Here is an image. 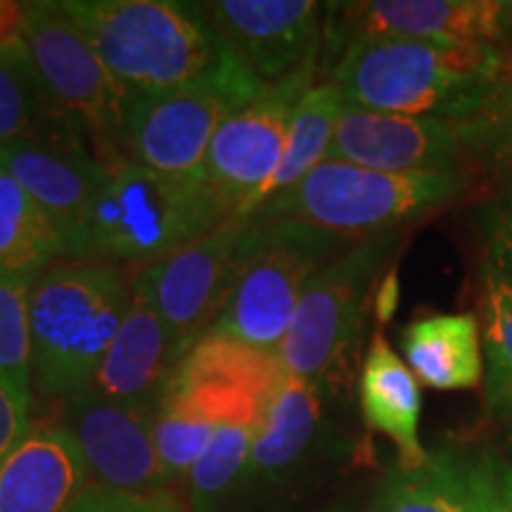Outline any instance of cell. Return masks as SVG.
<instances>
[{
  "instance_id": "obj_1",
  "label": "cell",
  "mask_w": 512,
  "mask_h": 512,
  "mask_svg": "<svg viewBox=\"0 0 512 512\" xmlns=\"http://www.w3.org/2000/svg\"><path fill=\"white\" fill-rule=\"evenodd\" d=\"M332 83L349 107L446 121L512 117V62L503 48L411 38H356Z\"/></svg>"
},
{
  "instance_id": "obj_2",
  "label": "cell",
  "mask_w": 512,
  "mask_h": 512,
  "mask_svg": "<svg viewBox=\"0 0 512 512\" xmlns=\"http://www.w3.org/2000/svg\"><path fill=\"white\" fill-rule=\"evenodd\" d=\"M67 15L131 95L216 83L256 98L264 86L242 67L197 3L62 0Z\"/></svg>"
},
{
  "instance_id": "obj_3",
  "label": "cell",
  "mask_w": 512,
  "mask_h": 512,
  "mask_svg": "<svg viewBox=\"0 0 512 512\" xmlns=\"http://www.w3.org/2000/svg\"><path fill=\"white\" fill-rule=\"evenodd\" d=\"M235 216L204 176H169L131 159L107 164L76 261L157 264Z\"/></svg>"
},
{
  "instance_id": "obj_4",
  "label": "cell",
  "mask_w": 512,
  "mask_h": 512,
  "mask_svg": "<svg viewBox=\"0 0 512 512\" xmlns=\"http://www.w3.org/2000/svg\"><path fill=\"white\" fill-rule=\"evenodd\" d=\"M126 271L105 261H62L31 290V382L46 399L86 392L131 299Z\"/></svg>"
},
{
  "instance_id": "obj_5",
  "label": "cell",
  "mask_w": 512,
  "mask_h": 512,
  "mask_svg": "<svg viewBox=\"0 0 512 512\" xmlns=\"http://www.w3.org/2000/svg\"><path fill=\"white\" fill-rule=\"evenodd\" d=\"M475 176L465 171L427 174H387L347 162L325 159L271 200L252 219L299 221L363 240L384 233H401L437 211L451 207L470 192Z\"/></svg>"
},
{
  "instance_id": "obj_6",
  "label": "cell",
  "mask_w": 512,
  "mask_h": 512,
  "mask_svg": "<svg viewBox=\"0 0 512 512\" xmlns=\"http://www.w3.org/2000/svg\"><path fill=\"white\" fill-rule=\"evenodd\" d=\"M354 242L358 240L309 223L256 221L238 283L207 332L278 351L306 287Z\"/></svg>"
},
{
  "instance_id": "obj_7",
  "label": "cell",
  "mask_w": 512,
  "mask_h": 512,
  "mask_svg": "<svg viewBox=\"0 0 512 512\" xmlns=\"http://www.w3.org/2000/svg\"><path fill=\"white\" fill-rule=\"evenodd\" d=\"M512 147V117L446 121L344 107L328 159L387 174L494 166Z\"/></svg>"
},
{
  "instance_id": "obj_8",
  "label": "cell",
  "mask_w": 512,
  "mask_h": 512,
  "mask_svg": "<svg viewBox=\"0 0 512 512\" xmlns=\"http://www.w3.org/2000/svg\"><path fill=\"white\" fill-rule=\"evenodd\" d=\"M17 38L27 46L43 86L60 110L100 147L102 162L126 159L117 150H124L133 95L114 79L64 5L55 0L22 3Z\"/></svg>"
},
{
  "instance_id": "obj_9",
  "label": "cell",
  "mask_w": 512,
  "mask_h": 512,
  "mask_svg": "<svg viewBox=\"0 0 512 512\" xmlns=\"http://www.w3.org/2000/svg\"><path fill=\"white\" fill-rule=\"evenodd\" d=\"M403 233L363 238L325 264L299 299L278 356L285 370L320 382L361 332L370 292L399 252Z\"/></svg>"
},
{
  "instance_id": "obj_10",
  "label": "cell",
  "mask_w": 512,
  "mask_h": 512,
  "mask_svg": "<svg viewBox=\"0 0 512 512\" xmlns=\"http://www.w3.org/2000/svg\"><path fill=\"white\" fill-rule=\"evenodd\" d=\"M254 228L252 216H230L204 238L140 271L169 328L176 366L219 320L240 278Z\"/></svg>"
},
{
  "instance_id": "obj_11",
  "label": "cell",
  "mask_w": 512,
  "mask_h": 512,
  "mask_svg": "<svg viewBox=\"0 0 512 512\" xmlns=\"http://www.w3.org/2000/svg\"><path fill=\"white\" fill-rule=\"evenodd\" d=\"M328 441L320 382L287 373L256 430L233 512H285Z\"/></svg>"
},
{
  "instance_id": "obj_12",
  "label": "cell",
  "mask_w": 512,
  "mask_h": 512,
  "mask_svg": "<svg viewBox=\"0 0 512 512\" xmlns=\"http://www.w3.org/2000/svg\"><path fill=\"white\" fill-rule=\"evenodd\" d=\"M254 98L216 83L133 95L126 114L128 159L169 176H204V159L223 121Z\"/></svg>"
},
{
  "instance_id": "obj_13",
  "label": "cell",
  "mask_w": 512,
  "mask_h": 512,
  "mask_svg": "<svg viewBox=\"0 0 512 512\" xmlns=\"http://www.w3.org/2000/svg\"><path fill=\"white\" fill-rule=\"evenodd\" d=\"M316 67L261 91L223 121L204 159V178L233 204L235 216H249L278 171L297 102L316 86Z\"/></svg>"
},
{
  "instance_id": "obj_14",
  "label": "cell",
  "mask_w": 512,
  "mask_h": 512,
  "mask_svg": "<svg viewBox=\"0 0 512 512\" xmlns=\"http://www.w3.org/2000/svg\"><path fill=\"white\" fill-rule=\"evenodd\" d=\"M57 427L79 448L88 484L143 496L171 489L155 448V411L81 392L62 401Z\"/></svg>"
},
{
  "instance_id": "obj_15",
  "label": "cell",
  "mask_w": 512,
  "mask_h": 512,
  "mask_svg": "<svg viewBox=\"0 0 512 512\" xmlns=\"http://www.w3.org/2000/svg\"><path fill=\"white\" fill-rule=\"evenodd\" d=\"M332 46L356 38H411L444 46L501 48L512 34L508 0H368L328 5Z\"/></svg>"
},
{
  "instance_id": "obj_16",
  "label": "cell",
  "mask_w": 512,
  "mask_h": 512,
  "mask_svg": "<svg viewBox=\"0 0 512 512\" xmlns=\"http://www.w3.org/2000/svg\"><path fill=\"white\" fill-rule=\"evenodd\" d=\"M197 8L264 88L318 64L323 5L316 0H211Z\"/></svg>"
},
{
  "instance_id": "obj_17",
  "label": "cell",
  "mask_w": 512,
  "mask_h": 512,
  "mask_svg": "<svg viewBox=\"0 0 512 512\" xmlns=\"http://www.w3.org/2000/svg\"><path fill=\"white\" fill-rule=\"evenodd\" d=\"M174 368L169 328L143 275H133L121 328L86 392L157 413Z\"/></svg>"
},
{
  "instance_id": "obj_18",
  "label": "cell",
  "mask_w": 512,
  "mask_h": 512,
  "mask_svg": "<svg viewBox=\"0 0 512 512\" xmlns=\"http://www.w3.org/2000/svg\"><path fill=\"white\" fill-rule=\"evenodd\" d=\"M0 169L29 192L67 240L76 261L88 214L107 176V164L34 143H0Z\"/></svg>"
},
{
  "instance_id": "obj_19",
  "label": "cell",
  "mask_w": 512,
  "mask_h": 512,
  "mask_svg": "<svg viewBox=\"0 0 512 512\" xmlns=\"http://www.w3.org/2000/svg\"><path fill=\"white\" fill-rule=\"evenodd\" d=\"M86 486L74 439L57 425L29 427L0 465V512H64Z\"/></svg>"
},
{
  "instance_id": "obj_20",
  "label": "cell",
  "mask_w": 512,
  "mask_h": 512,
  "mask_svg": "<svg viewBox=\"0 0 512 512\" xmlns=\"http://www.w3.org/2000/svg\"><path fill=\"white\" fill-rule=\"evenodd\" d=\"M0 143H34L93 157L88 138L43 86L17 36L0 43Z\"/></svg>"
},
{
  "instance_id": "obj_21",
  "label": "cell",
  "mask_w": 512,
  "mask_h": 512,
  "mask_svg": "<svg viewBox=\"0 0 512 512\" xmlns=\"http://www.w3.org/2000/svg\"><path fill=\"white\" fill-rule=\"evenodd\" d=\"M358 399L366 425L399 448V465L418 467L430 458L420 441V382L382 332H375L363 361Z\"/></svg>"
},
{
  "instance_id": "obj_22",
  "label": "cell",
  "mask_w": 512,
  "mask_h": 512,
  "mask_svg": "<svg viewBox=\"0 0 512 512\" xmlns=\"http://www.w3.org/2000/svg\"><path fill=\"white\" fill-rule=\"evenodd\" d=\"M401 349L418 382L439 392L484 382L482 330L475 313H434L403 328Z\"/></svg>"
},
{
  "instance_id": "obj_23",
  "label": "cell",
  "mask_w": 512,
  "mask_h": 512,
  "mask_svg": "<svg viewBox=\"0 0 512 512\" xmlns=\"http://www.w3.org/2000/svg\"><path fill=\"white\" fill-rule=\"evenodd\" d=\"M67 254L55 221L0 169V275H38Z\"/></svg>"
},
{
  "instance_id": "obj_24",
  "label": "cell",
  "mask_w": 512,
  "mask_h": 512,
  "mask_svg": "<svg viewBox=\"0 0 512 512\" xmlns=\"http://www.w3.org/2000/svg\"><path fill=\"white\" fill-rule=\"evenodd\" d=\"M344 107H347V102H344L342 93L337 91L332 81L320 83V86H313L304 93V98L297 102L292 112L287 145L283 159L278 164V171H275L271 183L266 185V190L261 192L254 211L266 200H271L273 195L302 181L309 171L328 159L332 138H335Z\"/></svg>"
},
{
  "instance_id": "obj_25",
  "label": "cell",
  "mask_w": 512,
  "mask_h": 512,
  "mask_svg": "<svg viewBox=\"0 0 512 512\" xmlns=\"http://www.w3.org/2000/svg\"><path fill=\"white\" fill-rule=\"evenodd\" d=\"M266 413H242L223 422L188 475L190 512H233L256 430Z\"/></svg>"
},
{
  "instance_id": "obj_26",
  "label": "cell",
  "mask_w": 512,
  "mask_h": 512,
  "mask_svg": "<svg viewBox=\"0 0 512 512\" xmlns=\"http://www.w3.org/2000/svg\"><path fill=\"white\" fill-rule=\"evenodd\" d=\"M479 330L484 351V406L491 418L512 420V280L482 266Z\"/></svg>"
},
{
  "instance_id": "obj_27",
  "label": "cell",
  "mask_w": 512,
  "mask_h": 512,
  "mask_svg": "<svg viewBox=\"0 0 512 512\" xmlns=\"http://www.w3.org/2000/svg\"><path fill=\"white\" fill-rule=\"evenodd\" d=\"M368 512H470L451 448L430 453L418 467H392Z\"/></svg>"
},
{
  "instance_id": "obj_28",
  "label": "cell",
  "mask_w": 512,
  "mask_h": 512,
  "mask_svg": "<svg viewBox=\"0 0 512 512\" xmlns=\"http://www.w3.org/2000/svg\"><path fill=\"white\" fill-rule=\"evenodd\" d=\"M38 275H0V377L27 399H31V290Z\"/></svg>"
},
{
  "instance_id": "obj_29",
  "label": "cell",
  "mask_w": 512,
  "mask_h": 512,
  "mask_svg": "<svg viewBox=\"0 0 512 512\" xmlns=\"http://www.w3.org/2000/svg\"><path fill=\"white\" fill-rule=\"evenodd\" d=\"M470 512H512V460L494 446L453 451Z\"/></svg>"
},
{
  "instance_id": "obj_30",
  "label": "cell",
  "mask_w": 512,
  "mask_h": 512,
  "mask_svg": "<svg viewBox=\"0 0 512 512\" xmlns=\"http://www.w3.org/2000/svg\"><path fill=\"white\" fill-rule=\"evenodd\" d=\"M486 264L512 280V176L479 211Z\"/></svg>"
},
{
  "instance_id": "obj_31",
  "label": "cell",
  "mask_w": 512,
  "mask_h": 512,
  "mask_svg": "<svg viewBox=\"0 0 512 512\" xmlns=\"http://www.w3.org/2000/svg\"><path fill=\"white\" fill-rule=\"evenodd\" d=\"M64 512H185V508L171 489L143 496L88 484Z\"/></svg>"
},
{
  "instance_id": "obj_32",
  "label": "cell",
  "mask_w": 512,
  "mask_h": 512,
  "mask_svg": "<svg viewBox=\"0 0 512 512\" xmlns=\"http://www.w3.org/2000/svg\"><path fill=\"white\" fill-rule=\"evenodd\" d=\"M29 403L31 399L12 389L0 377V465L29 432Z\"/></svg>"
},
{
  "instance_id": "obj_33",
  "label": "cell",
  "mask_w": 512,
  "mask_h": 512,
  "mask_svg": "<svg viewBox=\"0 0 512 512\" xmlns=\"http://www.w3.org/2000/svg\"><path fill=\"white\" fill-rule=\"evenodd\" d=\"M396 306H399V275H396V268H392L382 278L380 287H377L375 294V316L380 323H389L396 313Z\"/></svg>"
},
{
  "instance_id": "obj_34",
  "label": "cell",
  "mask_w": 512,
  "mask_h": 512,
  "mask_svg": "<svg viewBox=\"0 0 512 512\" xmlns=\"http://www.w3.org/2000/svg\"><path fill=\"white\" fill-rule=\"evenodd\" d=\"M19 15H22V3L0 0V43L10 41V38L17 36Z\"/></svg>"
},
{
  "instance_id": "obj_35",
  "label": "cell",
  "mask_w": 512,
  "mask_h": 512,
  "mask_svg": "<svg viewBox=\"0 0 512 512\" xmlns=\"http://www.w3.org/2000/svg\"><path fill=\"white\" fill-rule=\"evenodd\" d=\"M505 439H508V448H510V453H512V420L505 422Z\"/></svg>"
},
{
  "instance_id": "obj_36",
  "label": "cell",
  "mask_w": 512,
  "mask_h": 512,
  "mask_svg": "<svg viewBox=\"0 0 512 512\" xmlns=\"http://www.w3.org/2000/svg\"><path fill=\"white\" fill-rule=\"evenodd\" d=\"M328 512H351L349 508H335V510H328Z\"/></svg>"
}]
</instances>
